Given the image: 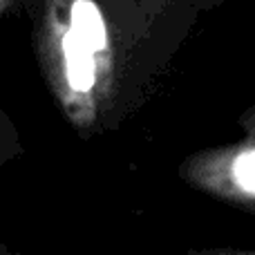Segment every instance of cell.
<instances>
[{"label":"cell","mask_w":255,"mask_h":255,"mask_svg":"<svg viewBox=\"0 0 255 255\" xmlns=\"http://www.w3.org/2000/svg\"><path fill=\"white\" fill-rule=\"evenodd\" d=\"M0 134H2V128H0Z\"/></svg>","instance_id":"cell-5"},{"label":"cell","mask_w":255,"mask_h":255,"mask_svg":"<svg viewBox=\"0 0 255 255\" xmlns=\"http://www.w3.org/2000/svg\"><path fill=\"white\" fill-rule=\"evenodd\" d=\"M247 128L249 136L244 141L220 150H204L188 159L184 177L204 193L255 211V130L249 124Z\"/></svg>","instance_id":"cell-1"},{"label":"cell","mask_w":255,"mask_h":255,"mask_svg":"<svg viewBox=\"0 0 255 255\" xmlns=\"http://www.w3.org/2000/svg\"><path fill=\"white\" fill-rule=\"evenodd\" d=\"M16 4H18V0H0V25H2V18L7 16Z\"/></svg>","instance_id":"cell-3"},{"label":"cell","mask_w":255,"mask_h":255,"mask_svg":"<svg viewBox=\"0 0 255 255\" xmlns=\"http://www.w3.org/2000/svg\"><path fill=\"white\" fill-rule=\"evenodd\" d=\"M188 255H255V251H242V249H204V251H190Z\"/></svg>","instance_id":"cell-2"},{"label":"cell","mask_w":255,"mask_h":255,"mask_svg":"<svg viewBox=\"0 0 255 255\" xmlns=\"http://www.w3.org/2000/svg\"><path fill=\"white\" fill-rule=\"evenodd\" d=\"M0 255H22V253L13 251V249H9L7 244H2V242H0Z\"/></svg>","instance_id":"cell-4"}]
</instances>
